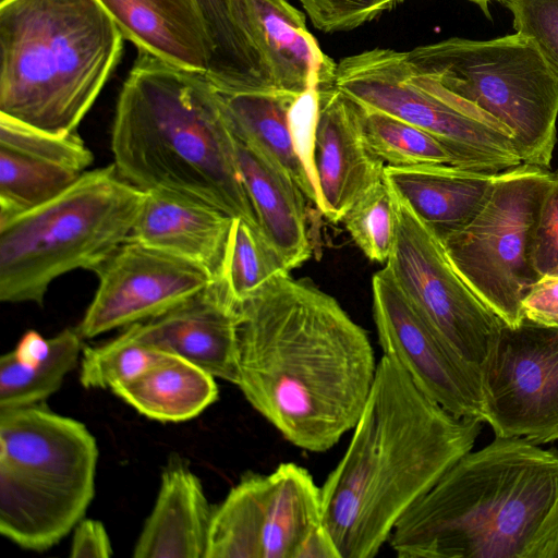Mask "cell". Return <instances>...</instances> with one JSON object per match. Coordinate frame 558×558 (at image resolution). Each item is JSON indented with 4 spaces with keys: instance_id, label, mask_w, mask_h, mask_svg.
<instances>
[{
    "instance_id": "obj_8",
    "label": "cell",
    "mask_w": 558,
    "mask_h": 558,
    "mask_svg": "<svg viewBox=\"0 0 558 558\" xmlns=\"http://www.w3.org/2000/svg\"><path fill=\"white\" fill-rule=\"evenodd\" d=\"M405 52L417 72L504 123L522 163L550 167L558 74L533 39L519 33L490 40L452 37Z\"/></svg>"
},
{
    "instance_id": "obj_20",
    "label": "cell",
    "mask_w": 558,
    "mask_h": 558,
    "mask_svg": "<svg viewBox=\"0 0 558 558\" xmlns=\"http://www.w3.org/2000/svg\"><path fill=\"white\" fill-rule=\"evenodd\" d=\"M233 219L202 202L149 191L131 238L187 260L218 281Z\"/></svg>"
},
{
    "instance_id": "obj_10",
    "label": "cell",
    "mask_w": 558,
    "mask_h": 558,
    "mask_svg": "<svg viewBox=\"0 0 558 558\" xmlns=\"http://www.w3.org/2000/svg\"><path fill=\"white\" fill-rule=\"evenodd\" d=\"M551 175L527 163L497 173L477 214L441 241L457 272L510 328L524 320L522 301L539 278L532 265V234Z\"/></svg>"
},
{
    "instance_id": "obj_37",
    "label": "cell",
    "mask_w": 558,
    "mask_h": 558,
    "mask_svg": "<svg viewBox=\"0 0 558 558\" xmlns=\"http://www.w3.org/2000/svg\"><path fill=\"white\" fill-rule=\"evenodd\" d=\"M524 319L558 330V276H542L522 301Z\"/></svg>"
},
{
    "instance_id": "obj_31",
    "label": "cell",
    "mask_w": 558,
    "mask_h": 558,
    "mask_svg": "<svg viewBox=\"0 0 558 558\" xmlns=\"http://www.w3.org/2000/svg\"><path fill=\"white\" fill-rule=\"evenodd\" d=\"M166 354L120 336L98 345L84 347L80 360L81 385L86 389L112 390L141 376Z\"/></svg>"
},
{
    "instance_id": "obj_39",
    "label": "cell",
    "mask_w": 558,
    "mask_h": 558,
    "mask_svg": "<svg viewBox=\"0 0 558 558\" xmlns=\"http://www.w3.org/2000/svg\"><path fill=\"white\" fill-rule=\"evenodd\" d=\"M50 349V338L43 337L36 330H28L21 337L15 349L11 352L20 364L32 366L44 361Z\"/></svg>"
},
{
    "instance_id": "obj_35",
    "label": "cell",
    "mask_w": 558,
    "mask_h": 558,
    "mask_svg": "<svg viewBox=\"0 0 558 558\" xmlns=\"http://www.w3.org/2000/svg\"><path fill=\"white\" fill-rule=\"evenodd\" d=\"M313 25L327 33L362 26L403 0H300Z\"/></svg>"
},
{
    "instance_id": "obj_15",
    "label": "cell",
    "mask_w": 558,
    "mask_h": 558,
    "mask_svg": "<svg viewBox=\"0 0 558 558\" xmlns=\"http://www.w3.org/2000/svg\"><path fill=\"white\" fill-rule=\"evenodd\" d=\"M93 272L98 287L76 327L83 339L165 314L213 282L198 266L131 236Z\"/></svg>"
},
{
    "instance_id": "obj_16",
    "label": "cell",
    "mask_w": 558,
    "mask_h": 558,
    "mask_svg": "<svg viewBox=\"0 0 558 558\" xmlns=\"http://www.w3.org/2000/svg\"><path fill=\"white\" fill-rule=\"evenodd\" d=\"M218 92L234 132L279 166L317 206L313 146L318 89Z\"/></svg>"
},
{
    "instance_id": "obj_14",
    "label": "cell",
    "mask_w": 558,
    "mask_h": 558,
    "mask_svg": "<svg viewBox=\"0 0 558 558\" xmlns=\"http://www.w3.org/2000/svg\"><path fill=\"white\" fill-rule=\"evenodd\" d=\"M373 317L384 354L451 414L484 423L478 367L462 359L415 312L385 266L372 279Z\"/></svg>"
},
{
    "instance_id": "obj_12",
    "label": "cell",
    "mask_w": 558,
    "mask_h": 558,
    "mask_svg": "<svg viewBox=\"0 0 558 558\" xmlns=\"http://www.w3.org/2000/svg\"><path fill=\"white\" fill-rule=\"evenodd\" d=\"M391 193L397 228L386 267L422 319L481 371L505 324L457 272L441 240Z\"/></svg>"
},
{
    "instance_id": "obj_24",
    "label": "cell",
    "mask_w": 558,
    "mask_h": 558,
    "mask_svg": "<svg viewBox=\"0 0 558 558\" xmlns=\"http://www.w3.org/2000/svg\"><path fill=\"white\" fill-rule=\"evenodd\" d=\"M496 175L444 165L384 168L389 187L441 241L477 214Z\"/></svg>"
},
{
    "instance_id": "obj_33",
    "label": "cell",
    "mask_w": 558,
    "mask_h": 558,
    "mask_svg": "<svg viewBox=\"0 0 558 558\" xmlns=\"http://www.w3.org/2000/svg\"><path fill=\"white\" fill-rule=\"evenodd\" d=\"M0 147L83 173L94 155L76 132L51 133L0 114Z\"/></svg>"
},
{
    "instance_id": "obj_38",
    "label": "cell",
    "mask_w": 558,
    "mask_h": 558,
    "mask_svg": "<svg viewBox=\"0 0 558 558\" xmlns=\"http://www.w3.org/2000/svg\"><path fill=\"white\" fill-rule=\"evenodd\" d=\"M70 549L72 558H108L113 553L105 525L84 518L73 529Z\"/></svg>"
},
{
    "instance_id": "obj_29",
    "label": "cell",
    "mask_w": 558,
    "mask_h": 558,
    "mask_svg": "<svg viewBox=\"0 0 558 558\" xmlns=\"http://www.w3.org/2000/svg\"><path fill=\"white\" fill-rule=\"evenodd\" d=\"M83 173L0 147V222L48 203Z\"/></svg>"
},
{
    "instance_id": "obj_36",
    "label": "cell",
    "mask_w": 558,
    "mask_h": 558,
    "mask_svg": "<svg viewBox=\"0 0 558 558\" xmlns=\"http://www.w3.org/2000/svg\"><path fill=\"white\" fill-rule=\"evenodd\" d=\"M531 258L539 277L558 276V172H553L536 216Z\"/></svg>"
},
{
    "instance_id": "obj_3",
    "label": "cell",
    "mask_w": 558,
    "mask_h": 558,
    "mask_svg": "<svg viewBox=\"0 0 558 558\" xmlns=\"http://www.w3.org/2000/svg\"><path fill=\"white\" fill-rule=\"evenodd\" d=\"M111 151L118 174L133 186L179 194L258 228L235 133L206 73L137 50L118 97Z\"/></svg>"
},
{
    "instance_id": "obj_21",
    "label": "cell",
    "mask_w": 558,
    "mask_h": 558,
    "mask_svg": "<svg viewBox=\"0 0 558 558\" xmlns=\"http://www.w3.org/2000/svg\"><path fill=\"white\" fill-rule=\"evenodd\" d=\"M125 40L181 69L208 74L214 50L197 0H99Z\"/></svg>"
},
{
    "instance_id": "obj_32",
    "label": "cell",
    "mask_w": 558,
    "mask_h": 558,
    "mask_svg": "<svg viewBox=\"0 0 558 558\" xmlns=\"http://www.w3.org/2000/svg\"><path fill=\"white\" fill-rule=\"evenodd\" d=\"M341 221L368 259L387 263L395 243L397 217L392 193L384 178L350 207Z\"/></svg>"
},
{
    "instance_id": "obj_26",
    "label": "cell",
    "mask_w": 558,
    "mask_h": 558,
    "mask_svg": "<svg viewBox=\"0 0 558 558\" xmlns=\"http://www.w3.org/2000/svg\"><path fill=\"white\" fill-rule=\"evenodd\" d=\"M77 328H65L50 338L48 356L32 366L20 364L12 352L0 357V410L44 403L57 392L80 362L84 349Z\"/></svg>"
},
{
    "instance_id": "obj_9",
    "label": "cell",
    "mask_w": 558,
    "mask_h": 558,
    "mask_svg": "<svg viewBox=\"0 0 558 558\" xmlns=\"http://www.w3.org/2000/svg\"><path fill=\"white\" fill-rule=\"evenodd\" d=\"M335 87L361 107L428 132L468 169L498 173L522 163L504 123L417 72L407 52L374 48L345 57Z\"/></svg>"
},
{
    "instance_id": "obj_13",
    "label": "cell",
    "mask_w": 558,
    "mask_h": 558,
    "mask_svg": "<svg viewBox=\"0 0 558 558\" xmlns=\"http://www.w3.org/2000/svg\"><path fill=\"white\" fill-rule=\"evenodd\" d=\"M484 423L497 437L558 440V330L502 326L481 366Z\"/></svg>"
},
{
    "instance_id": "obj_1",
    "label": "cell",
    "mask_w": 558,
    "mask_h": 558,
    "mask_svg": "<svg viewBox=\"0 0 558 558\" xmlns=\"http://www.w3.org/2000/svg\"><path fill=\"white\" fill-rule=\"evenodd\" d=\"M238 312L235 386L295 447L331 449L354 428L375 379L366 331L333 296L289 274Z\"/></svg>"
},
{
    "instance_id": "obj_18",
    "label": "cell",
    "mask_w": 558,
    "mask_h": 558,
    "mask_svg": "<svg viewBox=\"0 0 558 558\" xmlns=\"http://www.w3.org/2000/svg\"><path fill=\"white\" fill-rule=\"evenodd\" d=\"M227 2L272 89L303 94L335 86L337 63L324 53L306 27L304 13L289 0Z\"/></svg>"
},
{
    "instance_id": "obj_22",
    "label": "cell",
    "mask_w": 558,
    "mask_h": 558,
    "mask_svg": "<svg viewBox=\"0 0 558 558\" xmlns=\"http://www.w3.org/2000/svg\"><path fill=\"white\" fill-rule=\"evenodd\" d=\"M235 140L240 171L259 231L291 271L312 256L306 226L307 199L271 159L236 133Z\"/></svg>"
},
{
    "instance_id": "obj_27",
    "label": "cell",
    "mask_w": 558,
    "mask_h": 558,
    "mask_svg": "<svg viewBox=\"0 0 558 558\" xmlns=\"http://www.w3.org/2000/svg\"><path fill=\"white\" fill-rule=\"evenodd\" d=\"M197 3L213 45L214 57L207 75L216 88L222 92L272 89L256 51L233 22L227 0H197Z\"/></svg>"
},
{
    "instance_id": "obj_6",
    "label": "cell",
    "mask_w": 558,
    "mask_h": 558,
    "mask_svg": "<svg viewBox=\"0 0 558 558\" xmlns=\"http://www.w3.org/2000/svg\"><path fill=\"white\" fill-rule=\"evenodd\" d=\"M98 446L85 424L44 403L0 410V533L45 551L84 518Z\"/></svg>"
},
{
    "instance_id": "obj_4",
    "label": "cell",
    "mask_w": 558,
    "mask_h": 558,
    "mask_svg": "<svg viewBox=\"0 0 558 558\" xmlns=\"http://www.w3.org/2000/svg\"><path fill=\"white\" fill-rule=\"evenodd\" d=\"M558 512V452L497 437L461 457L401 517L399 558H547Z\"/></svg>"
},
{
    "instance_id": "obj_34",
    "label": "cell",
    "mask_w": 558,
    "mask_h": 558,
    "mask_svg": "<svg viewBox=\"0 0 558 558\" xmlns=\"http://www.w3.org/2000/svg\"><path fill=\"white\" fill-rule=\"evenodd\" d=\"M517 33L534 40L558 74V0H505Z\"/></svg>"
},
{
    "instance_id": "obj_28",
    "label": "cell",
    "mask_w": 558,
    "mask_h": 558,
    "mask_svg": "<svg viewBox=\"0 0 558 558\" xmlns=\"http://www.w3.org/2000/svg\"><path fill=\"white\" fill-rule=\"evenodd\" d=\"M355 106L367 145L386 166L465 168L447 145L428 132L387 113Z\"/></svg>"
},
{
    "instance_id": "obj_25",
    "label": "cell",
    "mask_w": 558,
    "mask_h": 558,
    "mask_svg": "<svg viewBox=\"0 0 558 558\" xmlns=\"http://www.w3.org/2000/svg\"><path fill=\"white\" fill-rule=\"evenodd\" d=\"M215 378L196 364L167 353L112 392L150 420L179 423L195 418L218 400Z\"/></svg>"
},
{
    "instance_id": "obj_19",
    "label": "cell",
    "mask_w": 558,
    "mask_h": 558,
    "mask_svg": "<svg viewBox=\"0 0 558 558\" xmlns=\"http://www.w3.org/2000/svg\"><path fill=\"white\" fill-rule=\"evenodd\" d=\"M313 159L317 208L333 223L384 178L386 165L366 143L355 104L335 86L318 89Z\"/></svg>"
},
{
    "instance_id": "obj_17",
    "label": "cell",
    "mask_w": 558,
    "mask_h": 558,
    "mask_svg": "<svg viewBox=\"0 0 558 558\" xmlns=\"http://www.w3.org/2000/svg\"><path fill=\"white\" fill-rule=\"evenodd\" d=\"M238 323V305L213 281L177 307L133 324L118 336L183 357L235 385Z\"/></svg>"
},
{
    "instance_id": "obj_7",
    "label": "cell",
    "mask_w": 558,
    "mask_h": 558,
    "mask_svg": "<svg viewBox=\"0 0 558 558\" xmlns=\"http://www.w3.org/2000/svg\"><path fill=\"white\" fill-rule=\"evenodd\" d=\"M145 197L111 163L85 171L53 199L0 222V300L43 305L57 278L93 271L131 236Z\"/></svg>"
},
{
    "instance_id": "obj_30",
    "label": "cell",
    "mask_w": 558,
    "mask_h": 558,
    "mask_svg": "<svg viewBox=\"0 0 558 558\" xmlns=\"http://www.w3.org/2000/svg\"><path fill=\"white\" fill-rule=\"evenodd\" d=\"M289 272L256 226L233 219L217 282L238 306Z\"/></svg>"
},
{
    "instance_id": "obj_23",
    "label": "cell",
    "mask_w": 558,
    "mask_h": 558,
    "mask_svg": "<svg viewBox=\"0 0 558 558\" xmlns=\"http://www.w3.org/2000/svg\"><path fill=\"white\" fill-rule=\"evenodd\" d=\"M214 508L181 460L161 474L159 492L134 546L135 558H205Z\"/></svg>"
},
{
    "instance_id": "obj_2",
    "label": "cell",
    "mask_w": 558,
    "mask_h": 558,
    "mask_svg": "<svg viewBox=\"0 0 558 558\" xmlns=\"http://www.w3.org/2000/svg\"><path fill=\"white\" fill-rule=\"evenodd\" d=\"M482 424L445 410L383 354L349 446L320 487L340 558L375 557L407 510L473 449Z\"/></svg>"
},
{
    "instance_id": "obj_41",
    "label": "cell",
    "mask_w": 558,
    "mask_h": 558,
    "mask_svg": "<svg viewBox=\"0 0 558 558\" xmlns=\"http://www.w3.org/2000/svg\"><path fill=\"white\" fill-rule=\"evenodd\" d=\"M470 1L476 3L482 9V11L485 13V15L489 17L490 13H489V10H488V4L492 1H501V2H504L505 0H470Z\"/></svg>"
},
{
    "instance_id": "obj_5",
    "label": "cell",
    "mask_w": 558,
    "mask_h": 558,
    "mask_svg": "<svg viewBox=\"0 0 558 558\" xmlns=\"http://www.w3.org/2000/svg\"><path fill=\"white\" fill-rule=\"evenodd\" d=\"M124 40L99 0H0V114L76 132Z\"/></svg>"
},
{
    "instance_id": "obj_11",
    "label": "cell",
    "mask_w": 558,
    "mask_h": 558,
    "mask_svg": "<svg viewBox=\"0 0 558 558\" xmlns=\"http://www.w3.org/2000/svg\"><path fill=\"white\" fill-rule=\"evenodd\" d=\"M323 527L320 487L307 469L280 463L242 476L214 508L205 558H304Z\"/></svg>"
},
{
    "instance_id": "obj_40",
    "label": "cell",
    "mask_w": 558,
    "mask_h": 558,
    "mask_svg": "<svg viewBox=\"0 0 558 558\" xmlns=\"http://www.w3.org/2000/svg\"><path fill=\"white\" fill-rule=\"evenodd\" d=\"M549 557L558 558V512H557L556 520H555Z\"/></svg>"
}]
</instances>
